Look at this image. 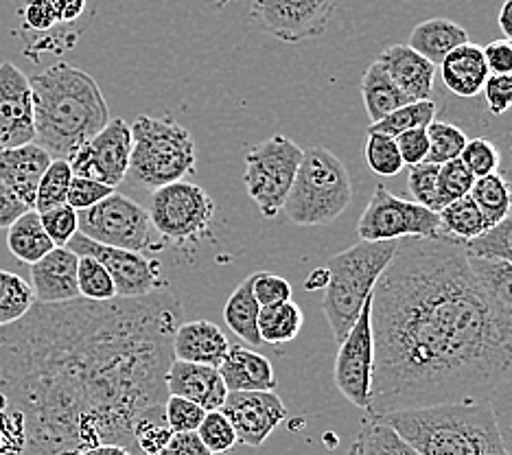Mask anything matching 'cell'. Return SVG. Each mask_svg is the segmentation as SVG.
Segmentation results:
<instances>
[{
    "label": "cell",
    "mask_w": 512,
    "mask_h": 455,
    "mask_svg": "<svg viewBox=\"0 0 512 455\" xmlns=\"http://www.w3.org/2000/svg\"><path fill=\"white\" fill-rule=\"evenodd\" d=\"M215 202L202 186L193 182H173L151 193L149 221L162 239L176 245L200 243L211 235Z\"/></svg>",
    "instance_id": "obj_10"
},
{
    "label": "cell",
    "mask_w": 512,
    "mask_h": 455,
    "mask_svg": "<svg viewBox=\"0 0 512 455\" xmlns=\"http://www.w3.org/2000/svg\"><path fill=\"white\" fill-rule=\"evenodd\" d=\"M95 16V0H27L20 7L18 38L25 55L40 62L42 53L64 55L77 44Z\"/></svg>",
    "instance_id": "obj_8"
},
{
    "label": "cell",
    "mask_w": 512,
    "mask_h": 455,
    "mask_svg": "<svg viewBox=\"0 0 512 455\" xmlns=\"http://www.w3.org/2000/svg\"><path fill=\"white\" fill-rule=\"evenodd\" d=\"M427 138L429 151L425 162H432V165H445V162L458 160L469 143L467 132L451 121H434L427 127Z\"/></svg>",
    "instance_id": "obj_37"
},
{
    "label": "cell",
    "mask_w": 512,
    "mask_h": 455,
    "mask_svg": "<svg viewBox=\"0 0 512 455\" xmlns=\"http://www.w3.org/2000/svg\"><path fill=\"white\" fill-rule=\"evenodd\" d=\"M438 217H440V237H447L449 241H456L460 245H467L469 241L484 235L488 230L480 208L475 206V202L469 195L442 208Z\"/></svg>",
    "instance_id": "obj_32"
},
{
    "label": "cell",
    "mask_w": 512,
    "mask_h": 455,
    "mask_svg": "<svg viewBox=\"0 0 512 455\" xmlns=\"http://www.w3.org/2000/svg\"><path fill=\"white\" fill-rule=\"evenodd\" d=\"M438 114V103L432 99L425 101H412L403 105L397 112H392L386 119L379 123H372L368 127V132H377V134H386L390 138H399L401 134L410 132V130H423V127H429L436 121Z\"/></svg>",
    "instance_id": "obj_35"
},
{
    "label": "cell",
    "mask_w": 512,
    "mask_h": 455,
    "mask_svg": "<svg viewBox=\"0 0 512 455\" xmlns=\"http://www.w3.org/2000/svg\"><path fill=\"white\" fill-rule=\"evenodd\" d=\"M379 418L421 455H508L488 401L388 412Z\"/></svg>",
    "instance_id": "obj_4"
},
{
    "label": "cell",
    "mask_w": 512,
    "mask_h": 455,
    "mask_svg": "<svg viewBox=\"0 0 512 455\" xmlns=\"http://www.w3.org/2000/svg\"><path fill=\"white\" fill-rule=\"evenodd\" d=\"M397 147H399V154L403 158L405 167L421 165V162H425L427 151H429L427 127H423V130H410V132L401 134L397 138Z\"/></svg>",
    "instance_id": "obj_54"
},
{
    "label": "cell",
    "mask_w": 512,
    "mask_h": 455,
    "mask_svg": "<svg viewBox=\"0 0 512 455\" xmlns=\"http://www.w3.org/2000/svg\"><path fill=\"white\" fill-rule=\"evenodd\" d=\"M29 81L36 143L49 151L53 160H68L110 123L108 101L86 70L57 62Z\"/></svg>",
    "instance_id": "obj_3"
},
{
    "label": "cell",
    "mask_w": 512,
    "mask_h": 455,
    "mask_svg": "<svg viewBox=\"0 0 512 455\" xmlns=\"http://www.w3.org/2000/svg\"><path fill=\"white\" fill-rule=\"evenodd\" d=\"M165 385L169 396H180V399L200 405L204 412H219L228 396V388L217 368L178 359L171 361Z\"/></svg>",
    "instance_id": "obj_20"
},
{
    "label": "cell",
    "mask_w": 512,
    "mask_h": 455,
    "mask_svg": "<svg viewBox=\"0 0 512 455\" xmlns=\"http://www.w3.org/2000/svg\"><path fill=\"white\" fill-rule=\"evenodd\" d=\"M51 162L53 156L38 143L0 149V182H5L33 210L40 180Z\"/></svg>",
    "instance_id": "obj_21"
},
{
    "label": "cell",
    "mask_w": 512,
    "mask_h": 455,
    "mask_svg": "<svg viewBox=\"0 0 512 455\" xmlns=\"http://www.w3.org/2000/svg\"><path fill=\"white\" fill-rule=\"evenodd\" d=\"M182 318L169 289L143 298L36 302L0 329V455H79L121 445L165 407L173 335Z\"/></svg>",
    "instance_id": "obj_1"
},
{
    "label": "cell",
    "mask_w": 512,
    "mask_h": 455,
    "mask_svg": "<svg viewBox=\"0 0 512 455\" xmlns=\"http://www.w3.org/2000/svg\"><path fill=\"white\" fill-rule=\"evenodd\" d=\"M484 60L491 75H512V42L504 38L486 44Z\"/></svg>",
    "instance_id": "obj_55"
},
{
    "label": "cell",
    "mask_w": 512,
    "mask_h": 455,
    "mask_svg": "<svg viewBox=\"0 0 512 455\" xmlns=\"http://www.w3.org/2000/svg\"><path fill=\"white\" fill-rule=\"evenodd\" d=\"M469 197L480 208L488 230L495 228L499 221H504L512 213V191L499 171L477 178Z\"/></svg>",
    "instance_id": "obj_31"
},
{
    "label": "cell",
    "mask_w": 512,
    "mask_h": 455,
    "mask_svg": "<svg viewBox=\"0 0 512 455\" xmlns=\"http://www.w3.org/2000/svg\"><path fill=\"white\" fill-rule=\"evenodd\" d=\"M219 412L230 420L243 447H261L289 414L274 392H228Z\"/></svg>",
    "instance_id": "obj_17"
},
{
    "label": "cell",
    "mask_w": 512,
    "mask_h": 455,
    "mask_svg": "<svg viewBox=\"0 0 512 455\" xmlns=\"http://www.w3.org/2000/svg\"><path fill=\"white\" fill-rule=\"evenodd\" d=\"M132 127V156L127 178L134 186L158 191L182 182L195 171V138L171 116L141 114Z\"/></svg>",
    "instance_id": "obj_6"
},
{
    "label": "cell",
    "mask_w": 512,
    "mask_h": 455,
    "mask_svg": "<svg viewBox=\"0 0 512 455\" xmlns=\"http://www.w3.org/2000/svg\"><path fill=\"white\" fill-rule=\"evenodd\" d=\"M206 412L200 405H195L180 396H169L165 403V418L173 434H186V431H197L202 425Z\"/></svg>",
    "instance_id": "obj_48"
},
{
    "label": "cell",
    "mask_w": 512,
    "mask_h": 455,
    "mask_svg": "<svg viewBox=\"0 0 512 455\" xmlns=\"http://www.w3.org/2000/svg\"><path fill=\"white\" fill-rule=\"evenodd\" d=\"M488 405L493 410L504 447L508 455H512V379H506L497 385L493 394L488 396Z\"/></svg>",
    "instance_id": "obj_50"
},
{
    "label": "cell",
    "mask_w": 512,
    "mask_h": 455,
    "mask_svg": "<svg viewBox=\"0 0 512 455\" xmlns=\"http://www.w3.org/2000/svg\"><path fill=\"white\" fill-rule=\"evenodd\" d=\"M499 29L512 42V0H506L502 11H499Z\"/></svg>",
    "instance_id": "obj_58"
},
{
    "label": "cell",
    "mask_w": 512,
    "mask_h": 455,
    "mask_svg": "<svg viewBox=\"0 0 512 455\" xmlns=\"http://www.w3.org/2000/svg\"><path fill=\"white\" fill-rule=\"evenodd\" d=\"M473 173L464 167V162L458 160H451L445 162V165H440L438 171V204L440 210L462 200V197H467L473 189Z\"/></svg>",
    "instance_id": "obj_43"
},
{
    "label": "cell",
    "mask_w": 512,
    "mask_h": 455,
    "mask_svg": "<svg viewBox=\"0 0 512 455\" xmlns=\"http://www.w3.org/2000/svg\"><path fill=\"white\" fill-rule=\"evenodd\" d=\"M399 241L368 243L359 241L344 252L333 254L327 261V291L322 298V311L333 331L335 344H340L353 329L364 302L375 289L379 276L390 265L399 250Z\"/></svg>",
    "instance_id": "obj_5"
},
{
    "label": "cell",
    "mask_w": 512,
    "mask_h": 455,
    "mask_svg": "<svg viewBox=\"0 0 512 455\" xmlns=\"http://www.w3.org/2000/svg\"><path fill=\"white\" fill-rule=\"evenodd\" d=\"M346 455H421L379 418H370L359 429Z\"/></svg>",
    "instance_id": "obj_34"
},
{
    "label": "cell",
    "mask_w": 512,
    "mask_h": 455,
    "mask_svg": "<svg viewBox=\"0 0 512 455\" xmlns=\"http://www.w3.org/2000/svg\"><path fill=\"white\" fill-rule=\"evenodd\" d=\"M79 235L108 248L145 252L151 245V221L147 210L123 193L79 213Z\"/></svg>",
    "instance_id": "obj_12"
},
{
    "label": "cell",
    "mask_w": 512,
    "mask_h": 455,
    "mask_svg": "<svg viewBox=\"0 0 512 455\" xmlns=\"http://www.w3.org/2000/svg\"><path fill=\"white\" fill-rule=\"evenodd\" d=\"M7 248L20 263L33 265L44 259L51 250H55V243L46 235L40 221V213H36V210H27L25 215L18 217L14 224L7 228Z\"/></svg>",
    "instance_id": "obj_29"
},
{
    "label": "cell",
    "mask_w": 512,
    "mask_h": 455,
    "mask_svg": "<svg viewBox=\"0 0 512 455\" xmlns=\"http://www.w3.org/2000/svg\"><path fill=\"white\" fill-rule=\"evenodd\" d=\"M438 73L442 84L458 99H473L482 95L486 79L491 77L484 60V49L473 42L458 46L440 62Z\"/></svg>",
    "instance_id": "obj_24"
},
{
    "label": "cell",
    "mask_w": 512,
    "mask_h": 455,
    "mask_svg": "<svg viewBox=\"0 0 512 455\" xmlns=\"http://www.w3.org/2000/svg\"><path fill=\"white\" fill-rule=\"evenodd\" d=\"M217 370L228 392H274L276 388L272 361L246 346H230Z\"/></svg>",
    "instance_id": "obj_25"
},
{
    "label": "cell",
    "mask_w": 512,
    "mask_h": 455,
    "mask_svg": "<svg viewBox=\"0 0 512 455\" xmlns=\"http://www.w3.org/2000/svg\"><path fill=\"white\" fill-rule=\"evenodd\" d=\"M79 256L68 248H55L31 265V289L40 305H62L79 298Z\"/></svg>",
    "instance_id": "obj_19"
},
{
    "label": "cell",
    "mask_w": 512,
    "mask_h": 455,
    "mask_svg": "<svg viewBox=\"0 0 512 455\" xmlns=\"http://www.w3.org/2000/svg\"><path fill=\"white\" fill-rule=\"evenodd\" d=\"M132 156V127L123 119H110L99 134L86 140L68 158L73 175L116 189L127 178Z\"/></svg>",
    "instance_id": "obj_14"
},
{
    "label": "cell",
    "mask_w": 512,
    "mask_h": 455,
    "mask_svg": "<svg viewBox=\"0 0 512 455\" xmlns=\"http://www.w3.org/2000/svg\"><path fill=\"white\" fill-rule=\"evenodd\" d=\"M77 287L79 298L84 300L108 302L116 298V287L108 270L97 259H92V256H79Z\"/></svg>",
    "instance_id": "obj_40"
},
{
    "label": "cell",
    "mask_w": 512,
    "mask_h": 455,
    "mask_svg": "<svg viewBox=\"0 0 512 455\" xmlns=\"http://www.w3.org/2000/svg\"><path fill=\"white\" fill-rule=\"evenodd\" d=\"M377 62L412 101L432 99L438 68L410 46L392 44L388 49H383Z\"/></svg>",
    "instance_id": "obj_22"
},
{
    "label": "cell",
    "mask_w": 512,
    "mask_h": 455,
    "mask_svg": "<svg viewBox=\"0 0 512 455\" xmlns=\"http://www.w3.org/2000/svg\"><path fill=\"white\" fill-rule=\"evenodd\" d=\"M305 315L294 300L278 302V305L261 307L259 313V335L263 344L281 346L292 342L302 331Z\"/></svg>",
    "instance_id": "obj_33"
},
{
    "label": "cell",
    "mask_w": 512,
    "mask_h": 455,
    "mask_svg": "<svg viewBox=\"0 0 512 455\" xmlns=\"http://www.w3.org/2000/svg\"><path fill=\"white\" fill-rule=\"evenodd\" d=\"M469 265L502 331L512 342V265L469 254Z\"/></svg>",
    "instance_id": "obj_26"
},
{
    "label": "cell",
    "mask_w": 512,
    "mask_h": 455,
    "mask_svg": "<svg viewBox=\"0 0 512 455\" xmlns=\"http://www.w3.org/2000/svg\"><path fill=\"white\" fill-rule=\"evenodd\" d=\"M302 154L305 151L292 138L281 134L254 145L246 154L243 182H246L250 200L259 206L265 219H274L283 210L294 186Z\"/></svg>",
    "instance_id": "obj_9"
},
{
    "label": "cell",
    "mask_w": 512,
    "mask_h": 455,
    "mask_svg": "<svg viewBox=\"0 0 512 455\" xmlns=\"http://www.w3.org/2000/svg\"><path fill=\"white\" fill-rule=\"evenodd\" d=\"M482 127L486 130L484 138L491 140L499 149V154H502V167H499V173L504 175L512 191V110L495 119V123H482Z\"/></svg>",
    "instance_id": "obj_49"
},
{
    "label": "cell",
    "mask_w": 512,
    "mask_h": 455,
    "mask_svg": "<svg viewBox=\"0 0 512 455\" xmlns=\"http://www.w3.org/2000/svg\"><path fill=\"white\" fill-rule=\"evenodd\" d=\"M370 414L484 403L512 377V342L499 331L464 245L401 243L372 289Z\"/></svg>",
    "instance_id": "obj_2"
},
{
    "label": "cell",
    "mask_w": 512,
    "mask_h": 455,
    "mask_svg": "<svg viewBox=\"0 0 512 455\" xmlns=\"http://www.w3.org/2000/svg\"><path fill=\"white\" fill-rule=\"evenodd\" d=\"M36 143L33 90L29 77L11 64H0V149Z\"/></svg>",
    "instance_id": "obj_18"
},
{
    "label": "cell",
    "mask_w": 512,
    "mask_h": 455,
    "mask_svg": "<svg viewBox=\"0 0 512 455\" xmlns=\"http://www.w3.org/2000/svg\"><path fill=\"white\" fill-rule=\"evenodd\" d=\"M362 99L366 105V114L372 123H379L397 112L403 105L412 103V99L394 84L392 77L383 70L379 62H372L362 77Z\"/></svg>",
    "instance_id": "obj_28"
},
{
    "label": "cell",
    "mask_w": 512,
    "mask_h": 455,
    "mask_svg": "<svg viewBox=\"0 0 512 455\" xmlns=\"http://www.w3.org/2000/svg\"><path fill=\"white\" fill-rule=\"evenodd\" d=\"M31 210L20 197L9 189L5 182H0V230H7L18 217Z\"/></svg>",
    "instance_id": "obj_56"
},
{
    "label": "cell",
    "mask_w": 512,
    "mask_h": 455,
    "mask_svg": "<svg viewBox=\"0 0 512 455\" xmlns=\"http://www.w3.org/2000/svg\"><path fill=\"white\" fill-rule=\"evenodd\" d=\"M0 449H3V434H0Z\"/></svg>",
    "instance_id": "obj_60"
},
{
    "label": "cell",
    "mask_w": 512,
    "mask_h": 455,
    "mask_svg": "<svg viewBox=\"0 0 512 455\" xmlns=\"http://www.w3.org/2000/svg\"><path fill=\"white\" fill-rule=\"evenodd\" d=\"M337 0H254L252 20L285 44L327 33Z\"/></svg>",
    "instance_id": "obj_15"
},
{
    "label": "cell",
    "mask_w": 512,
    "mask_h": 455,
    "mask_svg": "<svg viewBox=\"0 0 512 455\" xmlns=\"http://www.w3.org/2000/svg\"><path fill=\"white\" fill-rule=\"evenodd\" d=\"M438 171H440V165L421 162V165L410 167V173H407V189H410V193L414 195V202L434 210V213H440Z\"/></svg>",
    "instance_id": "obj_45"
},
{
    "label": "cell",
    "mask_w": 512,
    "mask_h": 455,
    "mask_svg": "<svg viewBox=\"0 0 512 455\" xmlns=\"http://www.w3.org/2000/svg\"><path fill=\"white\" fill-rule=\"evenodd\" d=\"M162 455H213L206 449L197 431H186V434H173L167 449Z\"/></svg>",
    "instance_id": "obj_57"
},
{
    "label": "cell",
    "mask_w": 512,
    "mask_h": 455,
    "mask_svg": "<svg viewBox=\"0 0 512 455\" xmlns=\"http://www.w3.org/2000/svg\"><path fill=\"white\" fill-rule=\"evenodd\" d=\"M252 294L261 307H270L292 300V285L278 274L256 272L252 274Z\"/></svg>",
    "instance_id": "obj_51"
},
{
    "label": "cell",
    "mask_w": 512,
    "mask_h": 455,
    "mask_svg": "<svg viewBox=\"0 0 512 455\" xmlns=\"http://www.w3.org/2000/svg\"><path fill=\"white\" fill-rule=\"evenodd\" d=\"M114 193V189L110 186L95 182V180H88V178H79V175H73L71 180V189H68V206L75 208L77 213L86 208H92L95 204L103 202L106 197H110Z\"/></svg>",
    "instance_id": "obj_52"
},
{
    "label": "cell",
    "mask_w": 512,
    "mask_h": 455,
    "mask_svg": "<svg viewBox=\"0 0 512 455\" xmlns=\"http://www.w3.org/2000/svg\"><path fill=\"white\" fill-rule=\"evenodd\" d=\"M66 248L77 256H92L106 267L116 287V298H143L162 289L160 263L147 259L143 252L108 248V245L90 241L79 232L68 241Z\"/></svg>",
    "instance_id": "obj_16"
},
{
    "label": "cell",
    "mask_w": 512,
    "mask_h": 455,
    "mask_svg": "<svg viewBox=\"0 0 512 455\" xmlns=\"http://www.w3.org/2000/svg\"><path fill=\"white\" fill-rule=\"evenodd\" d=\"M230 350L226 333L208 320H193L178 326L173 335V359L219 368Z\"/></svg>",
    "instance_id": "obj_23"
},
{
    "label": "cell",
    "mask_w": 512,
    "mask_h": 455,
    "mask_svg": "<svg viewBox=\"0 0 512 455\" xmlns=\"http://www.w3.org/2000/svg\"><path fill=\"white\" fill-rule=\"evenodd\" d=\"M42 226L46 235L51 237L55 248H66L68 241H71L79 232V213L68 204L57 206L53 210H46L40 215Z\"/></svg>",
    "instance_id": "obj_47"
},
{
    "label": "cell",
    "mask_w": 512,
    "mask_h": 455,
    "mask_svg": "<svg viewBox=\"0 0 512 455\" xmlns=\"http://www.w3.org/2000/svg\"><path fill=\"white\" fill-rule=\"evenodd\" d=\"M467 42L469 33L467 29L460 27L458 22H453L449 18H429L412 29L407 46L438 68L440 62L445 60L451 51H456L458 46Z\"/></svg>",
    "instance_id": "obj_27"
},
{
    "label": "cell",
    "mask_w": 512,
    "mask_h": 455,
    "mask_svg": "<svg viewBox=\"0 0 512 455\" xmlns=\"http://www.w3.org/2000/svg\"><path fill=\"white\" fill-rule=\"evenodd\" d=\"M460 160L464 162V167L473 173L475 180L484 178V175L497 173L499 167H502V154H499V149L484 136L469 138Z\"/></svg>",
    "instance_id": "obj_44"
},
{
    "label": "cell",
    "mask_w": 512,
    "mask_h": 455,
    "mask_svg": "<svg viewBox=\"0 0 512 455\" xmlns=\"http://www.w3.org/2000/svg\"><path fill=\"white\" fill-rule=\"evenodd\" d=\"M259 313L261 305L256 302L252 294V276L241 280V285L232 291L226 307H224V320L228 329L235 333L239 340L248 342L250 346H261L259 335Z\"/></svg>",
    "instance_id": "obj_30"
},
{
    "label": "cell",
    "mask_w": 512,
    "mask_h": 455,
    "mask_svg": "<svg viewBox=\"0 0 512 455\" xmlns=\"http://www.w3.org/2000/svg\"><path fill=\"white\" fill-rule=\"evenodd\" d=\"M359 241L383 243L399 239H438L440 217L416 202L401 200L386 186H375L366 210L357 221Z\"/></svg>",
    "instance_id": "obj_11"
},
{
    "label": "cell",
    "mask_w": 512,
    "mask_h": 455,
    "mask_svg": "<svg viewBox=\"0 0 512 455\" xmlns=\"http://www.w3.org/2000/svg\"><path fill=\"white\" fill-rule=\"evenodd\" d=\"M197 436L202 438L206 449L213 455H221L239 445L235 429H232L230 420L221 412H206L200 429H197Z\"/></svg>",
    "instance_id": "obj_46"
},
{
    "label": "cell",
    "mask_w": 512,
    "mask_h": 455,
    "mask_svg": "<svg viewBox=\"0 0 512 455\" xmlns=\"http://www.w3.org/2000/svg\"><path fill=\"white\" fill-rule=\"evenodd\" d=\"M71 180H73V169L68 165V160H53L51 167L42 175L33 210L42 215L46 210L64 206L68 202Z\"/></svg>",
    "instance_id": "obj_38"
},
{
    "label": "cell",
    "mask_w": 512,
    "mask_h": 455,
    "mask_svg": "<svg viewBox=\"0 0 512 455\" xmlns=\"http://www.w3.org/2000/svg\"><path fill=\"white\" fill-rule=\"evenodd\" d=\"M351 202L353 182L344 162L327 147H309L283 206L287 219L300 228H322L342 217Z\"/></svg>",
    "instance_id": "obj_7"
},
{
    "label": "cell",
    "mask_w": 512,
    "mask_h": 455,
    "mask_svg": "<svg viewBox=\"0 0 512 455\" xmlns=\"http://www.w3.org/2000/svg\"><path fill=\"white\" fill-rule=\"evenodd\" d=\"M33 305H36V296L29 280L0 270V329L25 318Z\"/></svg>",
    "instance_id": "obj_36"
},
{
    "label": "cell",
    "mask_w": 512,
    "mask_h": 455,
    "mask_svg": "<svg viewBox=\"0 0 512 455\" xmlns=\"http://www.w3.org/2000/svg\"><path fill=\"white\" fill-rule=\"evenodd\" d=\"M173 436L167 425L165 407L143 414L134 423V445L138 455H162Z\"/></svg>",
    "instance_id": "obj_39"
},
{
    "label": "cell",
    "mask_w": 512,
    "mask_h": 455,
    "mask_svg": "<svg viewBox=\"0 0 512 455\" xmlns=\"http://www.w3.org/2000/svg\"><path fill=\"white\" fill-rule=\"evenodd\" d=\"M464 250L471 256H480V259L504 261L512 265V213L504 221H499L495 228L469 241L464 245Z\"/></svg>",
    "instance_id": "obj_41"
},
{
    "label": "cell",
    "mask_w": 512,
    "mask_h": 455,
    "mask_svg": "<svg viewBox=\"0 0 512 455\" xmlns=\"http://www.w3.org/2000/svg\"><path fill=\"white\" fill-rule=\"evenodd\" d=\"M372 375H375V337H372L370 294L353 329L337 344L333 381L348 403L370 414Z\"/></svg>",
    "instance_id": "obj_13"
},
{
    "label": "cell",
    "mask_w": 512,
    "mask_h": 455,
    "mask_svg": "<svg viewBox=\"0 0 512 455\" xmlns=\"http://www.w3.org/2000/svg\"><path fill=\"white\" fill-rule=\"evenodd\" d=\"M482 95L493 119L508 114L512 110V75H491L486 79Z\"/></svg>",
    "instance_id": "obj_53"
},
{
    "label": "cell",
    "mask_w": 512,
    "mask_h": 455,
    "mask_svg": "<svg viewBox=\"0 0 512 455\" xmlns=\"http://www.w3.org/2000/svg\"><path fill=\"white\" fill-rule=\"evenodd\" d=\"M79 455H132V453L121 445H97V447L84 449Z\"/></svg>",
    "instance_id": "obj_59"
},
{
    "label": "cell",
    "mask_w": 512,
    "mask_h": 455,
    "mask_svg": "<svg viewBox=\"0 0 512 455\" xmlns=\"http://www.w3.org/2000/svg\"><path fill=\"white\" fill-rule=\"evenodd\" d=\"M366 162L370 171L381 175V178L399 175L405 167L397 147V138H390L386 134H377V132H368Z\"/></svg>",
    "instance_id": "obj_42"
}]
</instances>
